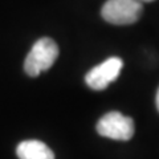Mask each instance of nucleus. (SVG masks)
I'll use <instances>...</instances> for the list:
<instances>
[{
	"instance_id": "nucleus-6",
	"label": "nucleus",
	"mask_w": 159,
	"mask_h": 159,
	"mask_svg": "<svg viewBox=\"0 0 159 159\" xmlns=\"http://www.w3.org/2000/svg\"><path fill=\"white\" fill-rule=\"evenodd\" d=\"M155 103H157V109H158V111H159V89H158V92H157V97H155Z\"/></svg>"
},
{
	"instance_id": "nucleus-2",
	"label": "nucleus",
	"mask_w": 159,
	"mask_h": 159,
	"mask_svg": "<svg viewBox=\"0 0 159 159\" xmlns=\"http://www.w3.org/2000/svg\"><path fill=\"white\" fill-rule=\"evenodd\" d=\"M143 6L139 0H107L101 9L103 20L114 25H129L142 16Z\"/></svg>"
},
{
	"instance_id": "nucleus-5",
	"label": "nucleus",
	"mask_w": 159,
	"mask_h": 159,
	"mask_svg": "<svg viewBox=\"0 0 159 159\" xmlns=\"http://www.w3.org/2000/svg\"><path fill=\"white\" fill-rule=\"evenodd\" d=\"M16 154L19 159H54V154L51 148L45 143L36 139L19 143Z\"/></svg>"
},
{
	"instance_id": "nucleus-7",
	"label": "nucleus",
	"mask_w": 159,
	"mask_h": 159,
	"mask_svg": "<svg viewBox=\"0 0 159 159\" xmlns=\"http://www.w3.org/2000/svg\"><path fill=\"white\" fill-rule=\"evenodd\" d=\"M139 2H145V3H148V2H154V0H139Z\"/></svg>"
},
{
	"instance_id": "nucleus-3",
	"label": "nucleus",
	"mask_w": 159,
	"mask_h": 159,
	"mask_svg": "<svg viewBox=\"0 0 159 159\" xmlns=\"http://www.w3.org/2000/svg\"><path fill=\"white\" fill-rule=\"evenodd\" d=\"M97 131L99 135L116 139V141H129L135 131L134 121L118 111L105 114L97 123Z\"/></svg>"
},
{
	"instance_id": "nucleus-1",
	"label": "nucleus",
	"mask_w": 159,
	"mask_h": 159,
	"mask_svg": "<svg viewBox=\"0 0 159 159\" xmlns=\"http://www.w3.org/2000/svg\"><path fill=\"white\" fill-rule=\"evenodd\" d=\"M58 57V47L51 37H43L33 44L24 62V70L28 76L37 77L40 73L48 70Z\"/></svg>"
},
{
	"instance_id": "nucleus-4",
	"label": "nucleus",
	"mask_w": 159,
	"mask_h": 159,
	"mask_svg": "<svg viewBox=\"0 0 159 159\" xmlns=\"http://www.w3.org/2000/svg\"><path fill=\"white\" fill-rule=\"evenodd\" d=\"M123 66V61L119 57H110L105 60L102 64L94 66L90 69L86 76L85 81L89 88L93 90H103L109 86V84L113 82L114 80L121 73V69Z\"/></svg>"
}]
</instances>
